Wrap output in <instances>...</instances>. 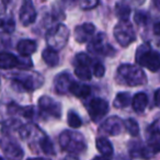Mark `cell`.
<instances>
[{
  "label": "cell",
  "mask_w": 160,
  "mask_h": 160,
  "mask_svg": "<svg viewBox=\"0 0 160 160\" xmlns=\"http://www.w3.org/2000/svg\"><path fill=\"white\" fill-rule=\"evenodd\" d=\"M116 82L120 85L129 86V87H136V86H142L147 82V77L142 69L138 68L134 65H122L118 67L115 76Z\"/></svg>",
  "instance_id": "obj_1"
},
{
  "label": "cell",
  "mask_w": 160,
  "mask_h": 160,
  "mask_svg": "<svg viewBox=\"0 0 160 160\" xmlns=\"http://www.w3.org/2000/svg\"><path fill=\"white\" fill-rule=\"evenodd\" d=\"M136 62L152 72L160 70V54L153 51L149 44H142L136 49Z\"/></svg>",
  "instance_id": "obj_2"
},
{
  "label": "cell",
  "mask_w": 160,
  "mask_h": 160,
  "mask_svg": "<svg viewBox=\"0 0 160 160\" xmlns=\"http://www.w3.org/2000/svg\"><path fill=\"white\" fill-rule=\"evenodd\" d=\"M59 144L64 150L68 152L79 153L87 148L85 137L80 133L72 131H64L59 136Z\"/></svg>",
  "instance_id": "obj_3"
},
{
  "label": "cell",
  "mask_w": 160,
  "mask_h": 160,
  "mask_svg": "<svg viewBox=\"0 0 160 160\" xmlns=\"http://www.w3.org/2000/svg\"><path fill=\"white\" fill-rule=\"evenodd\" d=\"M43 82V77L38 73H19L12 79V88L20 92L32 91L40 88Z\"/></svg>",
  "instance_id": "obj_4"
},
{
  "label": "cell",
  "mask_w": 160,
  "mask_h": 160,
  "mask_svg": "<svg viewBox=\"0 0 160 160\" xmlns=\"http://www.w3.org/2000/svg\"><path fill=\"white\" fill-rule=\"evenodd\" d=\"M69 38V29L65 24H57L46 33V42L51 48L58 51L66 45Z\"/></svg>",
  "instance_id": "obj_5"
},
{
  "label": "cell",
  "mask_w": 160,
  "mask_h": 160,
  "mask_svg": "<svg viewBox=\"0 0 160 160\" xmlns=\"http://www.w3.org/2000/svg\"><path fill=\"white\" fill-rule=\"evenodd\" d=\"M88 51L94 55L105 56V57H111L115 55V49L108 42V38L104 33H99L92 38L88 45Z\"/></svg>",
  "instance_id": "obj_6"
},
{
  "label": "cell",
  "mask_w": 160,
  "mask_h": 160,
  "mask_svg": "<svg viewBox=\"0 0 160 160\" xmlns=\"http://www.w3.org/2000/svg\"><path fill=\"white\" fill-rule=\"evenodd\" d=\"M114 38L121 46H128L136 38L133 25L128 21H120L114 28Z\"/></svg>",
  "instance_id": "obj_7"
},
{
  "label": "cell",
  "mask_w": 160,
  "mask_h": 160,
  "mask_svg": "<svg viewBox=\"0 0 160 160\" xmlns=\"http://www.w3.org/2000/svg\"><path fill=\"white\" fill-rule=\"evenodd\" d=\"M88 112L93 122H99L109 111V103L101 98H94L88 103Z\"/></svg>",
  "instance_id": "obj_8"
},
{
  "label": "cell",
  "mask_w": 160,
  "mask_h": 160,
  "mask_svg": "<svg viewBox=\"0 0 160 160\" xmlns=\"http://www.w3.org/2000/svg\"><path fill=\"white\" fill-rule=\"evenodd\" d=\"M38 107L43 114L48 115L51 118H59L62 114V105L59 102L47 96H43L38 100Z\"/></svg>",
  "instance_id": "obj_9"
},
{
  "label": "cell",
  "mask_w": 160,
  "mask_h": 160,
  "mask_svg": "<svg viewBox=\"0 0 160 160\" xmlns=\"http://www.w3.org/2000/svg\"><path fill=\"white\" fill-rule=\"evenodd\" d=\"M0 146L6 157L9 158L10 160H21L23 158L22 148L13 140L9 138H2L0 139Z\"/></svg>",
  "instance_id": "obj_10"
},
{
  "label": "cell",
  "mask_w": 160,
  "mask_h": 160,
  "mask_svg": "<svg viewBox=\"0 0 160 160\" xmlns=\"http://www.w3.org/2000/svg\"><path fill=\"white\" fill-rule=\"evenodd\" d=\"M123 126H124V122L121 118H118V116H111L101 124L100 133L110 136H115L123 131Z\"/></svg>",
  "instance_id": "obj_11"
},
{
  "label": "cell",
  "mask_w": 160,
  "mask_h": 160,
  "mask_svg": "<svg viewBox=\"0 0 160 160\" xmlns=\"http://www.w3.org/2000/svg\"><path fill=\"white\" fill-rule=\"evenodd\" d=\"M36 20V11L31 0H25L20 10V21L24 27L32 24Z\"/></svg>",
  "instance_id": "obj_12"
},
{
  "label": "cell",
  "mask_w": 160,
  "mask_h": 160,
  "mask_svg": "<svg viewBox=\"0 0 160 160\" xmlns=\"http://www.w3.org/2000/svg\"><path fill=\"white\" fill-rule=\"evenodd\" d=\"M96 28L92 23H83L81 25L76 27L73 31V38L78 43H86L92 38Z\"/></svg>",
  "instance_id": "obj_13"
},
{
  "label": "cell",
  "mask_w": 160,
  "mask_h": 160,
  "mask_svg": "<svg viewBox=\"0 0 160 160\" xmlns=\"http://www.w3.org/2000/svg\"><path fill=\"white\" fill-rule=\"evenodd\" d=\"M72 80L68 73H60L55 78L54 81V87L57 93L66 94L69 92V87H70Z\"/></svg>",
  "instance_id": "obj_14"
},
{
  "label": "cell",
  "mask_w": 160,
  "mask_h": 160,
  "mask_svg": "<svg viewBox=\"0 0 160 160\" xmlns=\"http://www.w3.org/2000/svg\"><path fill=\"white\" fill-rule=\"evenodd\" d=\"M38 48V44L33 40H21L17 45L18 52L23 56H29L33 54Z\"/></svg>",
  "instance_id": "obj_15"
},
{
  "label": "cell",
  "mask_w": 160,
  "mask_h": 160,
  "mask_svg": "<svg viewBox=\"0 0 160 160\" xmlns=\"http://www.w3.org/2000/svg\"><path fill=\"white\" fill-rule=\"evenodd\" d=\"M14 67H19L18 57L10 53H0V68L11 69Z\"/></svg>",
  "instance_id": "obj_16"
},
{
  "label": "cell",
  "mask_w": 160,
  "mask_h": 160,
  "mask_svg": "<svg viewBox=\"0 0 160 160\" xmlns=\"http://www.w3.org/2000/svg\"><path fill=\"white\" fill-rule=\"evenodd\" d=\"M132 104H133L134 111L137 113H142L148 105V97L144 92H139V93L134 96L133 100H132Z\"/></svg>",
  "instance_id": "obj_17"
},
{
  "label": "cell",
  "mask_w": 160,
  "mask_h": 160,
  "mask_svg": "<svg viewBox=\"0 0 160 160\" xmlns=\"http://www.w3.org/2000/svg\"><path fill=\"white\" fill-rule=\"evenodd\" d=\"M69 92H71L73 96L78 97V98H87L91 93V88L89 86L80 85L76 81H72L69 87Z\"/></svg>",
  "instance_id": "obj_18"
},
{
  "label": "cell",
  "mask_w": 160,
  "mask_h": 160,
  "mask_svg": "<svg viewBox=\"0 0 160 160\" xmlns=\"http://www.w3.org/2000/svg\"><path fill=\"white\" fill-rule=\"evenodd\" d=\"M42 57L44 59V62L48 65L49 67H55L58 65L59 62V57H58L57 51L51 48V47H47L43 51L42 53Z\"/></svg>",
  "instance_id": "obj_19"
},
{
  "label": "cell",
  "mask_w": 160,
  "mask_h": 160,
  "mask_svg": "<svg viewBox=\"0 0 160 160\" xmlns=\"http://www.w3.org/2000/svg\"><path fill=\"white\" fill-rule=\"evenodd\" d=\"M97 148L103 155V157H111L113 155V146L109 139L100 137L97 139Z\"/></svg>",
  "instance_id": "obj_20"
},
{
  "label": "cell",
  "mask_w": 160,
  "mask_h": 160,
  "mask_svg": "<svg viewBox=\"0 0 160 160\" xmlns=\"http://www.w3.org/2000/svg\"><path fill=\"white\" fill-rule=\"evenodd\" d=\"M132 103V97L128 92H121L114 99L113 105L118 109H123V108L128 107Z\"/></svg>",
  "instance_id": "obj_21"
},
{
  "label": "cell",
  "mask_w": 160,
  "mask_h": 160,
  "mask_svg": "<svg viewBox=\"0 0 160 160\" xmlns=\"http://www.w3.org/2000/svg\"><path fill=\"white\" fill-rule=\"evenodd\" d=\"M147 139H160V118L147 128Z\"/></svg>",
  "instance_id": "obj_22"
},
{
  "label": "cell",
  "mask_w": 160,
  "mask_h": 160,
  "mask_svg": "<svg viewBox=\"0 0 160 160\" xmlns=\"http://www.w3.org/2000/svg\"><path fill=\"white\" fill-rule=\"evenodd\" d=\"M38 145H40V148L42 149V151L46 155H55V148H54V145L52 142V140L49 139L47 136H43L40 140H38Z\"/></svg>",
  "instance_id": "obj_23"
},
{
  "label": "cell",
  "mask_w": 160,
  "mask_h": 160,
  "mask_svg": "<svg viewBox=\"0 0 160 160\" xmlns=\"http://www.w3.org/2000/svg\"><path fill=\"white\" fill-rule=\"evenodd\" d=\"M115 11L121 21H128L129 14H131V8L124 2H120L116 5Z\"/></svg>",
  "instance_id": "obj_24"
},
{
  "label": "cell",
  "mask_w": 160,
  "mask_h": 160,
  "mask_svg": "<svg viewBox=\"0 0 160 160\" xmlns=\"http://www.w3.org/2000/svg\"><path fill=\"white\" fill-rule=\"evenodd\" d=\"M124 126L126 131L131 134L132 136H137L139 134V126L138 123L134 118H127L124 122Z\"/></svg>",
  "instance_id": "obj_25"
},
{
  "label": "cell",
  "mask_w": 160,
  "mask_h": 160,
  "mask_svg": "<svg viewBox=\"0 0 160 160\" xmlns=\"http://www.w3.org/2000/svg\"><path fill=\"white\" fill-rule=\"evenodd\" d=\"M67 122H68L69 126L72 127V128H78V127H80L81 126V124H82L80 116L73 111H70L68 113V116H67Z\"/></svg>",
  "instance_id": "obj_26"
},
{
  "label": "cell",
  "mask_w": 160,
  "mask_h": 160,
  "mask_svg": "<svg viewBox=\"0 0 160 160\" xmlns=\"http://www.w3.org/2000/svg\"><path fill=\"white\" fill-rule=\"evenodd\" d=\"M75 73L78 78L82 80H89L91 79V71L88 67L85 66H77L75 69Z\"/></svg>",
  "instance_id": "obj_27"
},
{
  "label": "cell",
  "mask_w": 160,
  "mask_h": 160,
  "mask_svg": "<svg viewBox=\"0 0 160 160\" xmlns=\"http://www.w3.org/2000/svg\"><path fill=\"white\" fill-rule=\"evenodd\" d=\"M134 20H135V22L137 23L138 25H140V27H145V25H147V23H148L149 21V14L148 12L146 11H137L135 13V16H134Z\"/></svg>",
  "instance_id": "obj_28"
},
{
  "label": "cell",
  "mask_w": 160,
  "mask_h": 160,
  "mask_svg": "<svg viewBox=\"0 0 160 160\" xmlns=\"http://www.w3.org/2000/svg\"><path fill=\"white\" fill-rule=\"evenodd\" d=\"M75 64L77 65V66L88 67L91 64V58L89 57V55H87V54H85V53L77 54L75 57Z\"/></svg>",
  "instance_id": "obj_29"
},
{
  "label": "cell",
  "mask_w": 160,
  "mask_h": 160,
  "mask_svg": "<svg viewBox=\"0 0 160 160\" xmlns=\"http://www.w3.org/2000/svg\"><path fill=\"white\" fill-rule=\"evenodd\" d=\"M0 27L2 28V30L7 33L11 34L14 31V28H16V23H14L13 19L12 18H7L5 21H1V25Z\"/></svg>",
  "instance_id": "obj_30"
},
{
  "label": "cell",
  "mask_w": 160,
  "mask_h": 160,
  "mask_svg": "<svg viewBox=\"0 0 160 160\" xmlns=\"http://www.w3.org/2000/svg\"><path fill=\"white\" fill-rule=\"evenodd\" d=\"M78 1H79L80 7L82 8L83 10L93 9L99 3V0H78Z\"/></svg>",
  "instance_id": "obj_31"
},
{
  "label": "cell",
  "mask_w": 160,
  "mask_h": 160,
  "mask_svg": "<svg viewBox=\"0 0 160 160\" xmlns=\"http://www.w3.org/2000/svg\"><path fill=\"white\" fill-rule=\"evenodd\" d=\"M92 71H93V75L98 78H101L104 76V72H105V69H104V66H103L101 62H96L93 64V67H92Z\"/></svg>",
  "instance_id": "obj_32"
},
{
  "label": "cell",
  "mask_w": 160,
  "mask_h": 160,
  "mask_svg": "<svg viewBox=\"0 0 160 160\" xmlns=\"http://www.w3.org/2000/svg\"><path fill=\"white\" fill-rule=\"evenodd\" d=\"M155 102H156V105L160 108V89L157 90L155 94Z\"/></svg>",
  "instance_id": "obj_33"
},
{
  "label": "cell",
  "mask_w": 160,
  "mask_h": 160,
  "mask_svg": "<svg viewBox=\"0 0 160 160\" xmlns=\"http://www.w3.org/2000/svg\"><path fill=\"white\" fill-rule=\"evenodd\" d=\"M153 33H155L156 35L160 36V22H158L155 24V27H153Z\"/></svg>",
  "instance_id": "obj_34"
},
{
  "label": "cell",
  "mask_w": 160,
  "mask_h": 160,
  "mask_svg": "<svg viewBox=\"0 0 160 160\" xmlns=\"http://www.w3.org/2000/svg\"><path fill=\"white\" fill-rule=\"evenodd\" d=\"M78 0H62V2L66 6H75Z\"/></svg>",
  "instance_id": "obj_35"
},
{
  "label": "cell",
  "mask_w": 160,
  "mask_h": 160,
  "mask_svg": "<svg viewBox=\"0 0 160 160\" xmlns=\"http://www.w3.org/2000/svg\"><path fill=\"white\" fill-rule=\"evenodd\" d=\"M152 3H153V6L160 11V0H152Z\"/></svg>",
  "instance_id": "obj_36"
},
{
  "label": "cell",
  "mask_w": 160,
  "mask_h": 160,
  "mask_svg": "<svg viewBox=\"0 0 160 160\" xmlns=\"http://www.w3.org/2000/svg\"><path fill=\"white\" fill-rule=\"evenodd\" d=\"M65 160H78L76 157H72V156H67L66 158H65Z\"/></svg>",
  "instance_id": "obj_37"
},
{
  "label": "cell",
  "mask_w": 160,
  "mask_h": 160,
  "mask_svg": "<svg viewBox=\"0 0 160 160\" xmlns=\"http://www.w3.org/2000/svg\"><path fill=\"white\" fill-rule=\"evenodd\" d=\"M93 160H109L107 157H96Z\"/></svg>",
  "instance_id": "obj_38"
},
{
  "label": "cell",
  "mask_w": 160,
  "mask_h": 160,
  "mask_svg": "<svg viewBox=\"0 0 160 160\" xmlns=\"http://www.w3.org/2000/svg\"><path fill=\"white\" fill-rule=\"evenodd\" d=\"M134 1H135L137 5H142V3L145 2V0H134Z\"/></svg>",
  "instance_id": "obj_39"
},
{
  "label": "cell",
  "mask_w": 160,
  "mask_h": 160,
  "mask_svg": "<svg viewBox=\"0 0 160 160\" xmlns=\"http://www.w3.org/2000/svg\"><path fill=\"white\" fill-rule=\"evenodd\" d=\"M28 160H47V159H44V158H29Z\"/></svg>",
  "instance_id": "obj_40"
},
{
  "label": "cell",
  "mask_w": 160,
  "mask_h": 160,
  "mask_svg": "<svg viewBox=\"0 0 160 160\" xmlns=\"http://www.w3.org/2000/svg\"><path fill=\"white\" fill-rule=\"evenodd\" d=\"M158 45H159V46H160V42H159V43H158Z\"/></svg>",
  "instance_id": "obj_41"
},
{
  "label": "cell",
  "mask_w": 160,
  "mask_h": 160,
  "mask_svg": "<svg viewBox=\"0 0 160 160\" xmlns=\"http://www.w3.org/2000/svg\"><path fill=\"white\" fill-rule=\"evenodd\" d=\"M0 160H3V159H2V158H0Z\"/></svg>",
  "instance_id": "obj_42"
},
{
  "label": "cell",
  "mask_w": 160,
  "mask_h": 160,
  "mask_svg": "<svg viewBox=\"0 0 160 160\" xmlns=\"http://www.w3.org/2000/svg\"><path fill=\"white\" fill-rule=\"evenodd\" d=\"M8 1H11V0H8Z\"/></svg>",
  "instance_id": "obj_43"
},
{
  "label": "cell",
  "mask_w": 160,
  "mask_h": 160,
  "mask_svg": "<svg viewBox=\"0 0 160 160\" xmlns=\"http://www.w3.org/2000/svg\"><path fill=\"white\" fill-rule=\"evenodd\" d=\"M0 25H1V22H0Z\"/></svg>",
  "instance_id": "obj_44"
}]
</instances>
